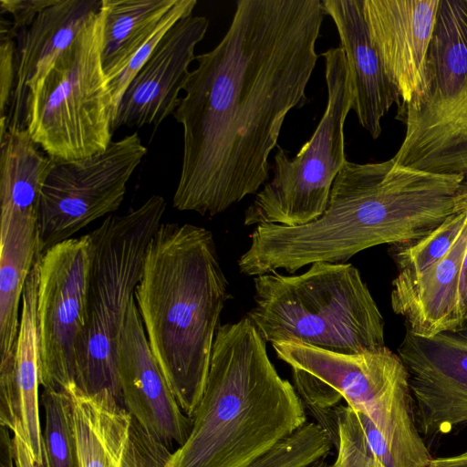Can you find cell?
<instances>
[{
    "label": "cell",
    "instance_id": "cell-21",
    "mask_svg": "<svg viewBox=\"0 0 467 467\" xmlns=\"http://www.w3.org/2000/svg\"><path fill=\"white\" fill-rule=\"evenodd\" d=\"M80 467H119L132 417L109 391L87 394L75 384L64 389Z\"/></svg>",
    "mask_w": 467,
    "mask_h": 467
},
{
    "label": "cell",
    "instance_id": "cell-2",
    "mask_svg": "<svg viewBox=\"0 0 467 467\" xmlns=\"http://www.w3.org/2000/svg\"><path fill=\"white\" fill-rule=\"evenodd\" d=\"M462 180L397 165L392 158L347 161L320 217L295 227L256 225L238 268L248 276L277 270L293 274L317 262L346 263L376 245L420 239L452 213Z\"/></svg>",
    "mask_w": 467,
    "mask_h": 467
},
{
    "label": "cell",
    "instance_id": "cell-9",
    "mask_svg": "<svg viewBox=\"0 0 467 467\" xmlns=\"http://www.w3.org/2000/svg\"><path fill=\"white\" fill-rule=\"evenodd\" d=\"M103 26L100 7L27 91L25 128L55 161L85 159L112 141L114 108L102 63Z\"/></svg>",
    "mask_w": 467,
    "mask_h": 467
},
{
    "label": "cell",
    "instance_id": "cell-19",
    "mask_svg": "<svg viewBox=\"0 0 467 467\" xmlns=\"http://www.w3.org/2000/svg\"><path fill=\"white\" fill-rule=\"evenodd\" d=\"M322 5L336 25L346 55L353 90L351 109L376 140L382 131V119L393 104L400 105V99L370 41L363 0H323Z\"/></svg>",
    "mask_w": 467,
    "mask_h": 467
},
{
    "label": "cell",
    "instance_id": "cell-5",
    "mask_svg": "<svg viewBox=\"0 0 467 467\" xmlns=\"http://www.w3.org/2000/svg\"><path fill=\"white\" fill-rule=\"evenodd\" d=\"M292 370L305 409L327 435L334 409L345 400L383 433L397 467H429L433 457L420 434L407 368L386 346L354 354L325 350L297 341L272 343Z\"/></svg>",
    "mask_w": 467,
    "mask_h": 467
},
{
    "label": "cell",
    "instance_id": "cell-14",
    "mask_svg": "<svg viewBox=\"0 0 467 467\" xmlns=\"http://www.w3.org/2000/svg\"><path fill=\"white\" fill-rule=\"evenodd\" d=\"M122 403L153 438L174 451L188 439L192 419L181 409L150 348L135 299L117 352ZM176 448V449H177Z\"/></svg>",
    "mask_w": 467,
    "mask_h": 467
},
{
    "label": "cell",
    "instance_id": "cell-20",
    "mask_svg": "<svg viewBox=\"0 0 467 467\" xmlns=\"http://www.w3.org/2000/svg\"><path fill=\"white\" fill-rule=\"evenodd\" d=\"M102 0H57L25 32L6 125L20 126L27 91L50 68L101 7Z\"/></svg>",
    "mask_w": 467,
    "mask_h": 467
},
{
    "label": "cell",
    "instance_id": "cell-7",
    "mask_svg": "<svg viewBox=\"0 0 467 467\" xmlns=\"http://www.w3.org/2000/svg\"><path fill=\"white\" fill-rule=\"evenodd\" d=\"M165 209L164 198L154 194L125 214L109 215L88 234L93 254L88 317L75 374V385L84 393L109 390L122 403L118 345L142 275L147 248L162 223Z\"/></svg>",
    "mask_w": 467,
    "mask_h": 467
},
{
    "label": "cell",
    "instance_id": "cell-27",
    "mask_svg": "<svg viewBox=\"0 0 467 467\" xmlns=\"http://www.w3.org/2000/svg\"><path fill=\"white\" fill-rule=\"evenodd\" d=\"M172 452L150 435L132 417L119 467H166Z\"/></svg>",
    "mask_w": 467,
    "mask_h": 467
},
{
    "label": "cell",
    "instance_id": "cell-22",
    "mask_svg": "<svg viewBox=\"0 0 467 467\" xmlns=\"http://www.w3.org/2000/svg\"><path fill=\"white\" fill-rule=\"evenodd\" d=\"M37 255V219L0 214V364L15 358L19 303Z\"/></svg>",
    "mask_w": 467,
    "mask_h": 467
},
{
    "label": "cell",
    "instance_id": "cell-23",
    "mask_svg": "<svg viewBox=\"0 0 467 467\" xmlns=\"http://www.w3.org/2000/svg\"><path fill=\"white\" fill-rule=\"evenodd\" d=\"M176 0H102V63L106 77L117 72L154 32Z\"/></svg>",
    "mask_w": 467,
    "mask_h": 467
},
{
    "label": "cell",
    "instance_id": "cell-13",
    "mask_svg": "<svg viewBox=\"0 0 467 467\" xmlns=\"http://www.w3.org/2000/svg\"><path fill=\"white\" fill-rule=\"evenodd\" d=\"M398 355L420 434L444 435L467 425V323L430 337L406 330Z\"/></svg>",
    "mask_w": 467,
    "mask_h": 467
},
{
    "label": "cell",
    "instance_id": "cell-3",
    "mask_svg": "<svg viewBox=\"0 0 467 467\" xmlns=\"http://www.w3.org/2000/svg\"><path fill=\"white\" fill-rule=\"evenodd\" d=\"M228 287L212 232L190 223L161 224L134 299L152 355L190 418L205 389Z\"/></svg>",
    "mask_w": 467,
    "mask_h": 467
},
{
    "label": "cell",
    "instance_id": "cell-24",
    "mask_svg": "<svg viewBox=\"0 0 467 467\" xmlns=\"http://www.w3.org/2000/svg\"><path fill=\"white\" fill-rule=\"evenodd\" d=\"M466 216V202L461 184L454 196L452 213L425 236L390 245L389 254L396 265V277L416 275L440 259L458 236Z\"/></svg>",
    "mask_w": 467,
    "mask_h": 467
},
{
    "label": "cell",
    "instance_id": "cell-29",
    "mask_svg": "<svg viewBox=\"0 0 467 467\" xmlns=\"http://www.w3.org/2000/svg\"><path fill=\"white\" fill-rule=\"evenodd\" d=\"M57 0H1V14L12 16L13 27L17 30L29 27L36 16Z\"/></svg>",
    "mask_w": 467,
    "mask_h": 467
},
{
    "label": "cell",
    "instance_id": "cell-12",
    "mask_svg": "<svg viewBox=\"0 0 467 467\" xmlns=\"http://www.w3.org/2000/svg\"><path fill=\"white\" fill-rule=\"evenodd\" d=\"M93 248L89 234L38 254L36 319L39 382L44 389L75 384L76 358L88 317Z\"/></svg>",
    "mask_w": 467,
    "mask_h": 467
},
{
    "label": "cell",
    "instance_id": "cell-8",
    "mask_svg": "<svg viewBox=\"0 0 467 467\" xmlns=\"http://www.w3.org/2000/svg\"><path fill=\"white\" fill-rule=\"evenodd\" d=\"M397 165L467 177V0H441L420 79L398 109Z\"/></svg>",
    "mask_w": 467,
    "mask_h": 467
},
{
    "label": "cell",
    "instance_id": "cell-25",
    "mask_svg": "<svg viewBox=\"0 0 467 467\" xmlns=\"http://www.w3.org/2000/svg\"><path fill=\"white\" fill-rule=\"evenodd\" d=\"M45 467H80L65 389H44L40 393Z\"/></svg>",
    "mask_w": 467,
    "mask_h": 467
},
{
    "label": "cell",
    "instance_id": "cell-28",
    "mask_svg": "<svg viewBox=\"0 0 467 467\" xmlns=\"http://www.w3.org/2000/svg\"><path fill=\"white\" fill-rule=\"evenodd\" d=\"M16 30L12 22L1 19L0 26V119L6 118L5 110L12 101L16 85L17 60L16 59Z\"/></svg>",
    "mask_w": 467,
    "mask_h": 467
},
{
    "label": "cell",
    "instance_id": "cell-32",
    "mask_svg": "<svg viewBox=\"0 0 467 467\" xmlns=\"http://www.w3.org/2000/svg\"><path fill=\"white\" fill-rule=\"evenodd\" d=\"M306 467H331V465L327 463L326 459H321Z\"/></svg>",
    "mask_w": 467,
    "mask_h": 467
},
{
    "label": "cell",
    "instance_id": "cell-4",
    "mask_svg": "<svg viewBox=\"0 0 467 467\" xmlns=\"http://www.w3.org/2000/svg\"><path fill=\"white\" fill-rule=\"evenodd\" d=\"M186 441L166 467H248L306 422L295 387L245 316L220 325Z\"/></svg>",
    "mask_w": 467,
    "mask_h": 467
},
{
    "label": "cell",
    "instance_id": "cell-10",
    "mask_svg": "<svg viewBox=\"0 0 467 467\" xmlns=\"http://www.w3.org/2000/svg\"><path fill=\"white\" fill-rule=\"evenodd\" d=\"M327 107L311 138L289 158L277 146L273 179L244 211L246 226L275 223L295 227L320 217L327 209L334 181L345 162L344 126L353 90L341 47L323 52Z\"/></svg>",
    "mask_w": 467,
    "mask_h": 467
},
{
    "label": "cell",
    "instance_id": "cell-30",
    "mask_svg": "<svg viewBox=\"0 0 467 467\" xmlns=\"http://www.w3.org/2000/svg\"><path fill=\"white\" fill-rule=\"evenodd\" d=\"M0 467H16L13 435L3 426L0 430Z\"/></svg>",
    "mask_w": 467,
    "mask_h": 467
},
{
    "label": "cell",
    "instance_id": "cell-17",
    "mask_svg": "<svg viewBox=\"0 0 467 467\" xmlns=\"http://www.w3.org/2000/svg\"><path fill=\"white\" fill-rule=\"evenodd\" d=\"M441 0H363L370 41L400 99L411 98L423 70Z\"/></svg>",
    "mask_w": 467,
    "mask_h": 467
},
{
    "label": "cell",
    "instance_id": "cell-15",
    "mask_svg": "<svg viewBox=\"0 0 467 467\" xmlns=\"http://www.w3.org/2000/svg\"><path fill=\"white\" fill-rule=\"evenodd\" d=\"M209 20L189 16L174 24L128 86L112 122V130L120 127L158 128L179 105L195 59L194 50L204 37Z\"/></svg>",
    "mask_w": 467,
    "mask_h": 467
},
{
    "label": "cell",
    "instance_id": "cell-1",
    "mask_svg": "<svg viewBox=\"0 0 467 467\" xmlns=\"http://www.w3.org/2000/svg\"><path fill=\"white\" fill-rule=\"evenodd\" d=\"M324 15L320 0L237 1L172 115L183 134L174 208L214 216L265 184L285 117L308 102Z\"/></svg>",
    "mask_w": 467,
    "mask_h": 467
},
{
    "label": "cell",
    "instance_id": "cell-16",
    "mask_svg": "<svg viewBox=\"0 0 467 467\" xmlns=\"http://www.w3.org/2000/svg\"><path fill=\"white\" fill-rule=\"evenodd\" d=\"M461 188L466 216L450 249L420 274L392 281V310L404 318L408 331L420 337H430L467 323V177Z\"/></svg>",
    "mask_w": 467,
    "mask_h": 467
},
{
    "label": "cell",
    "instance_id": "cell-6",
    "mask_svg": "<svg viewBox=\"0 0 467 467\" xmlns=\"http://www.w3.org/2000/svg\"><path fill=\"white\" fill-rule=\"evenodd\" d=\"M246 317L265 342L297 341L343 354L385 347L384 319L350 263L317 262L299 275L254 278Z\"/></svg>",
    "mask_w": 467,
    "mask_h": 467
},
{
    "label": "cell",
    "instance_id": "cell-18",
    "mask_svg": "<svg viewBox=\"0 0 467 467\" xmlns=\"http://www.w3.org/2000/svg\"><path fill=\"white\" fill-rule=\"evenodd\" d=\"M38 256L22 295L13 361L0 365V425L20 434L37 467H45L40 418L39 338L36 319Z\"/></svg>",
    "mask_w": 467,
    "mask_h": 467
},
{
    "label": "cell",
    "instance_id": "cell-26",
    "mask_svg": "<svg viewBox=\"0 0 467 467\" xmlns=\"http://www.w3.org/2000/svg\"><path fill=\"white\" fill-rule=\"evenodd\" d=\"M196 5V0H176L147 40L117 72L107 78L112 95L114 118L128 86L148 60L158 43L174 24L191 16Z\"/></svg>",
    "mask_w": 467,
    "mask_h": 467
},
{
    "label": "cell",
    "instance_id": "cell-11",
    "mask_svg": "<svg viewBox=\"0 0 467 467\" xmlns=\"http://www.w3.org/2000/svg\"><path fill=\"white\" fill-rule=\"evenodd\" d=\"M146 153L134 132L85 159L54 161L40 195L38 254L118 210L128 182Z\"/></svg>",
    "mask_w": 467,
    "mask_h": 467
},
{
    "label": "cell",
    "instance_id": "cell-31",
    "mask_svg": "<svg viewBox=\"0 0 467 467\" xmlns=\"http://www.w3.org/2000/svg\"><path fill=\"white\" fill-rule=\"evenodd\" d=\"M12 435L16 467H37L31 456L26 443L24 441L20 434L14 432Z\"/></svg>",
    "mask_w": 467,
    "mask_h": 467
}]
</instances>
